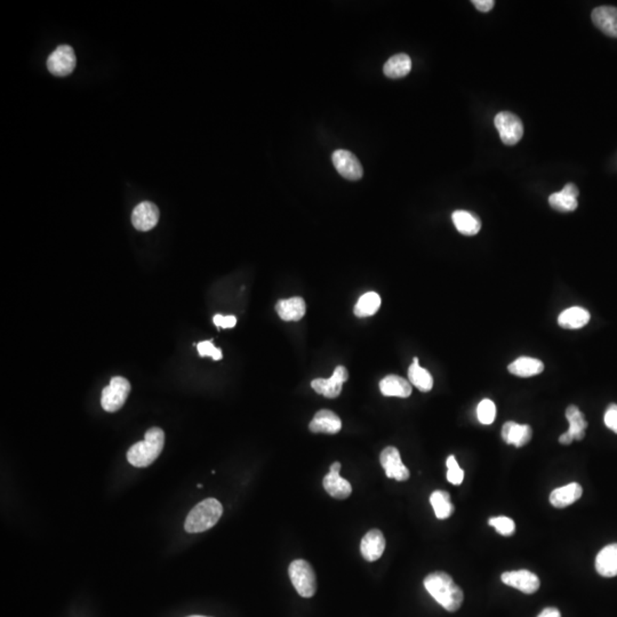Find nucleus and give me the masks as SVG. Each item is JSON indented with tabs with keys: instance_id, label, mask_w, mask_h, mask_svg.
Listing matches in <instances>:
<instances>
[{
	"instance_id": "obj_1",
	"label": "nucleus",
	"mask_w": 617,
	"mask_h": 617,
	"mask_svg": "<svg viewBox=\"0 0 617 617\" xmlns=\"http://www.w3.org/2000/svg\"><path fill=\"white\" fill-rule=\"evenodd\" d=\"M424 587L439 605L450 613L458 611L465 600L461 587L445 571L429 574L424 578Z\"/></svg>"
},
{
	"instance_id": "obj_2",
	"label": "nucleus",
	"mask_w": 617,
	"mask_h": 617,
	"mask_svg": "<svg viewBox=\"0 0 617 617\" xmlns=\"http://www.w3.org/2000/svg\"><path fill=\"white\" fill-rule=\"evenodd\" d=\"M165 445V434L160 428L145 432L143 441L136 443L127 452V461L135 468H147L156 461Z\"/></svg>"
},
{
	"instance_id": "obj_3",
	"label": "nucleus",
	"mask_w": 617,
	"mask_h": 617,
	"mask_svg": "<svg viewBox=\"0 0 617 617\" xmlns=\"http://www.w3.org/2000/svg\"><path fill=\"white\" fill-rule=\"evenodd\" d=\"M222 514L223 507L220 502L215 498H207L190 511L184 524V529L191 534L206 532L216 525Z\"/></svg>"
},
{
	"instance_id": "obj_4",
	"label": "nucleus",
	"mask_w": 617,
	"mask_h": 617,
	"mask_svg": "<svg viewBox=\"0 0 617 617\" xmlns=\"http://www.w3.org/2000/svg\"><path fill=\"white\" fill-rule=\"evenodd\" d=\"M290 580L299 596L311 598L317 591V578L315 571L308 561L303 559L294 560L288 569Z\"/></svg>"
},
{
	"instance_id": "obj_5",
	"label": "nucleus",
	"mask_w": 617,
	"mask_h": 617,
	"mask_svg": "<svg viewBox=\"0 0 617 617\" xmlns=\"http://www.w3.org/2000/svg\"><path fill=\"white\" fill-rule=\"evenodd\" d=\"M131 383L122 376L111 379L110 384L102 391L101 405L105 412L115 413L125 405L131 392Z\"/></svg>"
},
{
	"instance_id": "obj_6",
	"label": "nucleus",
	"mask_w": 617,
	"mask_h": 617,
	"mask_svg": "<svg viewBox=\"0 0 617 617\" xmlns=\"http://www.w3.org/2000/svg\"><path fill=\"white\" fill-rule=\"evenodd\" d=\"M495 127L502 142L507 145H514L523 138V122L514 113L507 111L498 113L495 117Z\"/></svg>"
},
{
	"instance_id": "obj_7",
	"label": "nucleus",
	"mask_w": 617,
	"mask_h": 617,
	"mask_svg": "<svg viewBox=\"0 0 617 617\" xmlns=\"http://www.w3.org/2000/svg\"><path fill=\"white\" fill-rule=\"evenodd\" d=\"M77 65L76 54L72 47L61 45L48 56L47 69L53 76L67 77L74 70Z\"/></svg>"
},
{
	"instance_id": "obj_8",
	"label": "nucleus",
	"mask_w": 617,
	"mask_h": 617,
	"mask_svg": "<svg viewBox=\"0 0 617 617\" xmlns=\"http://www.w3.org/2000/svg\"><path fill=\"white\" fill-rule=\"evenodd\" d=\"M332 160L335 169L346 180L357 181L363 178L364 169L361 162L348 150H337L332 155Z\"/></svg>"
},
{
	"instance_id": "obj_9",
	"label": "nucleus",
	"mask_w": 617,
	"mask_h": 617,
	"mask_svg": "<svg viewBox=\"0 0 617 617\" xmlns=\"http://www.w3.org/2000/svg\"><path fill=\"white\" fill-rule=\"evenodd\" d=\"M379 462L385 470L387 477L397 481H406L410 479V472L401 461V453L396 447L389 446L383 449L379 455Z\"/></svg>"
},
{
	"instance_id": "obj_10",
	"label": "nucleus",
	"mask_w": 617,
	"mask_h": 617,
	"mask_svg": "<svg viewBox=\"0 0 617 617\" xmlns=\"http://www.w3.org/2000/svg\"><path fill=\"white\" fill-rule=\"evenodd\" d=\"M348 379L349 373L346 367L337 366L330 379H313L311 382V388L317 394H323L330 399H334L341 394L343 384L348 381Z\"/></svg>"
},
{
	"instance_id": "obj_11",
	"label": "nucleus",
	"mask_w": 617,
	"mask_h": 617,
	"mask_svg": "<svg viewBox=\"0 0 617 617\" xmlns=\"http://www.w3.org/2000/svg\"><path fill=\"white\" fill-rule=\"evenodd\" d=\"M501 580L507 587H514L526 595H533L541 585L538 575L527 569L505 571L501 575Z\"/></svg>"
},
{
	"instance_id": "obj_12",
	"label": "nucleus",
	"mask_w": 617,
	"mask_h": 617,
	"mask_svg": "<svg viewBox=\"0 0 617 617\" xmlns=\"http://www.w3.org/2000/svg\"><path fill=\"white\" fill-rule=\"evenodd\" d=\"M339 470H341L339 462H335L330 465V472L325 476L323 485H324L325 491L332 498H337V500H346L351 495V483L339 476Z\"/></svg>"
},
{
	"instance_id": "obj_13",
	"label": "nucleus",
	"mask_w": 617,
	"mask_h": 617,
	"mask_svg": "<svg viewBox=\"0 0 617 617\" xmlns=\"http://www.w3.org/2000/svg\"><path fill=\"white\" fill-rule=\"evenodd\" d=\"M160 209L153 202H143L138 204L131 213V223L138 231L153 229L160 221Z\"/></svg>"
},
{
	"instance_id": "obj_14",
	"label": "nucleus",
	"mask_w": 617,
	"mask_h": 617,
	"mask_svg": "<svg viewBox=\"0 0 617 617\" xmlns=\"http://www.w3.org/2000/svg\"><path fill=\"white\" fill-rule=\"evenodd\" d=\"M308 429L313 434H339L342 429V421L332 410H321L316 413V415L308 424Z\"/></svg>"
},
{
	"instance_id": "obj_15",
	"label": "nucleus",
	"mask_w": 617,
	"mask_h": 617,
	"mask_svg": "<svg viewBox=\"0 0 617 617\" xmlns=\"http://www.w3.org/2000/svg\"><path fill=\"white\" fill-rule=\"evenodd\" d=\"M384 535L379 529H372L361 540V552L367 561H375L379 559L384 552Z\"/></svg>"
},
{
	"instance_id": "obj_16",
	"label": "nucleus",
	"mask_w": 617,
	"mask_h": 617,
	"mask_svg": "<svg viewBox=\"0 0 617 617\" xmlns=\"http://www.w3.org/2000/svg\"><path fill=\"white\" fill-rule=\"evenodd\" d=\"M501 436L507 445H514L517 448H520L532 440L533 430L529 425L509 421L503 425Z\"/></svg>"
},
{
	"instance_id": "obj_17",
	"label": "nucleus",
	"mask_w": 617,
	"mask_h": 617,
	"mask_svg": "<svg viewBox=\"0 0 617 617\" xmlns=\"http://www.w3.org/2000/svg\"><path fill=\"white\" fill-rule=\"evenodd\" d=\"M578 189L575 184H566L560 193H552L549 197V204L556 211L567 213L578 208Z\"/></svg>"
},
{
	"instance_id": "obj_18",
	"label": "nucleus",
	"mask_w": 617,
	"mask_h": 617,
	"mask_svg": "<svg viewBox=\"0 0 617 617\" xmlns=\"http://www.w3.org/2000/svg\"><path fill=\"white\" fill-rule=\"evenodd\" d=\"M592 21L604 34L617 38V7H597L592 12Z\"/></svg>"
},
{
	"instance_id": "obj_19",
	"label": "nucleus",
	"mask_w": 617,
	"mask_h": 617,
	"mask_svg": "<svg viewBox=\"0 0 617 617\" xmlns=\"http://www.w3.org/2000/svg\"><path fill=\"white\" fill-rule=\"evenodd\" d=\"M275 311L280 319L285 321H299L304 317L306 311V301L302 297H295L280 299L275 304Z\"/></svg>"
},
{
	"instance_id": "obj_20",
	"label": "nucleus",
	"mask_w": 617,
	"mask_h": 617,
	"mask_svg": "<svg viewBox=\"0 0 617 617\" xmlns=\"http://www.w3.org/2000/svg\"><path fill=\"white\" fill-rule=\"evenodd\" d=\"M596 571L602 578L617 576V543L609 544L598 553Z\"/></svg>"
},
{
	"instance_id": "obj_21",
	"label": "nucleus",
	"mask_w": 617,
	"mask_h": 617,
	"mask_svg": "<svg viewBox=\"0 0 617 617\" xmlns=\"http://www.w3.org/2000/svg\"><path fill=\"white\" fill-rule=\"evenodd\" d=\"M582 494H583V488L580 483H571L566 486L554 489L550 494V503L554 507L564 509L574 505L575 502L580 500Z\"/></svg>"
},
{
	"instance_id": "obj_22",
	"label": "nucleus",
	"mask_w": 617,
	"mask_h": 617,
	"mask_svg": "<svg viewBox=\"0 0 617 617\" xmlns=\"http://www.w3.org/2000/svg\"><path fill=\"white\" fill-rule=\"evenodd\" d=\"M379 390L385 397L408 398L412 394V385L401 376L389 375L379 382Z\"/></svg>"
},
{
	"instance_id": "obj_23",
	"label": "nucleus",
	"mask_w": 617,
	"mask_h": 617,
	"mask_svg": "<svg viewBox=\"0 0 617 617\" xmlns=\"http://www.w3.org/2000/svg\"><path fill=\"white\" fill-rule=\"evenodd\" d=\"M590 321V312L580 306L566 308L558 317V324L565 330H580Z\"/></svg>"
},
{
	"instance_id": "obj_24",
	"label": "nucleus",
	"mask_w": 617,
	"mask_h": 617,
	"mask_svg": "<svg viewBox=\"0 0 617 617\" xmlns=\"http://www.w3.org/2000/svg\"><path fill=\"white\" fill-rule=\"evenodd\" d=\"M453 223L458 233L465 235H474L481 229V221L477 215L468 211H455L452 215Z\"/></svg>"
},
{
	"instance_id": "obj_25",
	"label": "nucleus",
	"mask_w": 617,
	"mask_h": 617,
	"mask_svg": "<svg viewBox=\"0 0 617 617\" xmlns=\"http://www.w3.org/2000/svg\"><path fill=\"white\" fill-rule=\"evenodd\" d=\"M511 374L519 377H532L541 374L544 364L541 361L531 357H520L507 366Z\"/></svg>"
},
{
	"instance_id": "obj_26",
	"label": "nucleus",
	"mask_w": 617,
	"mask_h": 617,
	"mask_svg": "<svg viewBox=\"0 0 617 617\" xmlns=\"http://www.w3.org/2000/svg\"><path fill=\"white\" fill-rule=\"evenodd\" d=\"M412 70V60L407 54H396L385 62L383 72L388 78L398 79L407 76Z\"/></svg>"
},
{
	"instance_id": "obj_27",
	"label": "nucleus",
	"mask_w": 617,
	"mask_h": 617,
	"mask_svg": "<svg viewBox=\"0 0 617 617\" xmlns=\"http://www.w3.org/2000/svg\"><path fill=\"white\" fill-rule=\"evenodd\" d=\"M566 417L569 420V429L567 432L571 434L573 439L580 441L585 437V430L587 428V422L583 413L575 405L567 407L565 413Z\"/></svg>"
},
{
	"instance_id": "obj_28",
	"label": "nucleus",
	"mask_w": 617,
	"mask_h": 617,
	"mask_svg": "<svg viewBox=\"0 0 617 617\" xmlns=\"http://www.w3.org/2000/svg\"><path fill=\"white\" fill-rule=\"evenodd\" d=\"M408 379L420 391L429 392L434 387V379L428 370L420 366L419 358L413 359V364L408 368Z\"/></svg>"
},
{
	"instance_id": "obj_29",
	"label": "nucleus",
	"mask_w": 617,
	"mask_h": 617,
	"mask_svg": "<svg viewBox=\"0 0 617 617\" xmlns=\"http://www.w3.org/2000/svg\"><path fill=\"white\" fill-rule=\"evenodd\" d=\"M430 503L434 507L438 519H447L454 514L455 507L452 503L450 495L445 491H436L430 496Z\"/></svg>"
},
{
	"instance_id": "obj_30",
	"label": "nucleus",
	"mask_w": 617,
	"mask_h": 617,
	"mask_svg": "<svg viewBox=\"0 0 617 617\" xmlns=\"http://www.w3.org/2000/svg\"><path fill=\"white\" fill-rule=\"evenodd\" d=\"M381 303L382 301H381V297L379 294L375 293V292H368L358 299L355 306V315L359 318L374 316L376 312L379 311Z\"/></svg>"
},
{
	"instance_id": "obj_31",
	"label": "nucleus",
	"mask_w": 617,
	"mask_h": 617,
	"mask_svg": "<svg viewBox=\"0 0 617 617\" xmlns=\"http://www.w3.org/2000/svg\"><path fill=\"white\" fill-rule=\"evenodd\" d=\"M488 525L496 529V532L505 538H510L516 532V524L507 517H493L488 520Z\"/></svg>"
},
{
	"instance_id": "obj_32",
	"label": "nucleus",
	"mask_w": 617,
	"mask_h": 617,
	"mask_svg": "<svg viewBox=\"0 0 617 617\" xmlns=\"http://www.w3.org/2000/svg\"><path fill=\"white\" fill-rule=\"evenodd\" d=\"M477 416L481 424H492L495 421L496 406L491 399H483L477 407Z\"/></svg>"
},
{
	"instance_id": "obj_33",
	"label": "nucleus",
	"mask_w": 617,
	"mask_h": 617,
	"mask_svg": "<svg viewBox=\"0 0 617 617\" xmlns=\"http://www.w3.org/2000/svg\"><path fill=\"white\" fill-rule=\"evenodd\" d=\"M447 480L449 483L460 486L465 479V471L462 470L456 461L455 456L450 455L447 458Z\"/></svg>"
},
{
	"instance_id": "obj_34",
	"label": "nucleus",
	"mask_w": 617,
	"mask_h": 617,
	"mask_svg": "<svg viewBox=\"0 0 617 617\" xmlns=\"http://www.w3.org/2000/svg\"><path fill=\"white\" fill-rule=\"evenodd\" d=\"M197 349H198L200 357H212L214 361H221L222 357H223L221 349L216 348L211 341H204V342L198 343Z\"/></svg>"
},
{
	"instance_id": "obj_35",
	"label": "nucleus",
	"mask_w": 617,
	"mask_h": 617,
	"mask_svg": "<svg viewBox=\"0 0 617 617\" xmlns=\"http://www.w3.org/2000/svg\"><path fill=\"white\" fill-rule=\"evenodd\" d=\"M604 421H605L606 427L617 434V405L611 403L608 406Z\"/></svg>"
},
{
	"instance_id": "obj_36",
	"label": "nucleus",
	"mask_w": 617,
	"mask_h": 617,
	"mask_svg": "<svg viewBox=\"0 0 617 617\" xmlns=\"http://www.w3.org/2000/svg\"><path fill=\"white\" fill-rule=\"evenodd\" d=\"M214 321V324L216 325L217 327L222 328H233L237 324V319H235V316H221L216 315L213 319Z\"/></svg>"
},
{
	"instance_id": "obj_37",
	"label": "nucleus",
	"mask_w": 617,
	"mask_h": 617,
	"mask_svg": "<svg viewBox=\"0 0 617 617\" xmlns=\"http://www.w3.org/2000/svg\"><path fill=\"white\" fill-rule=\"evenodd\" d=\"M472 4L480 12L487 13L493 10V7L495 5V1L494 0H474Z\"/></svg>"
},
{
	"instance_id": "obj_38",
	"label": "nucleus",
	"mask_w": 617,
	"mask_h": 617,
	"mask_svg": "<svg viewBox=\"0 0 617 617\" xmlns=\"http://www.w3.org/2000/svg\"><path fill=\"white\" fill-rule=\"evenodd\" d=\"M538 617H561L559 609L554 607L544 608Z\"/></svg>"
},
{
	"instance_id": "obj_39",
	"label": "nucleus",
	"mask_w": 617,
	"mask_h": 617,
	"mask_svg": "<svg viewBox=\"0 0 617 617\" xmlns=\"http://www.w3.org/2000/svg\"><path fill=\"white\" fill-rule=\"evenodd\" d=\"M573 441H574V439L571 438V436L569 432L562 434L559 437V443H561V445H571Z\"/></svg>"
},
{
	"instance_id": "obj_40",
	"label": "nucleus",
	"mask_w": 617,
	"mask_h": 617,
	"mask_svg": "<svg viewBox=\"0 0 617 617\" xmlns=\"http://www.w3.org/2000/svg\"><path fill=\"white\" fill-rule=\"evenodd\" d=\"M188 617H208V616H200V615H193V616H188Z\"/></svg>"
}]
</instances>
